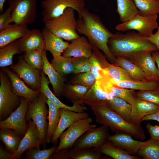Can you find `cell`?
<instances>
[{
    "instance_id": "d6a6232c",
    "label": "cell",
    "mask_w": 159,
    "mask_h": 159,
    "mask_svg": "<svg viewBox=\"0 0 159 159\" xmlns=\"http://www.w3.org/2000/svg\"><path fill=\"white\" fill-rule=\"evenodd\" d=\"M19 39L0 48V67H5L13 64L14 55L20 54Z\"/></svg>"
},
{
    "instance_id": "11a10c76",
    "label": "cell",
    "mask_w": 159,
    "mask_h": 159,
    "mask_svg": "<svg viewBox=\"0 0 159 159\" xmlns=\"http://www.w3.org/2000/svg\"><path fill=\"white\" fill-rule=\"evenodd\" d=\"M151 54L157 65L159 73V52L158 50L152 52Z\"/></svg>"
},
{
    "instance_id": "4dcf8cb0",
    "label": "cell",
    "mask_w": 159,
    "mask_h": 159,
    "mask_svg": "<svg viewBox=\"0 0 159 159\" xmlns=\"http://www.w3.org/2000/svg\"><path fill=\"white\" fill-rule=\"evenodd\" d=\"M49 107L48 116L47 119L48 120V127L46 137V143L51 142L52 138L58 126L60 117V108L57 107L49 99L46 101Z\"/></svg>"
},
{
    "instance_id": "bcb514c9",
    "label": "cell",
    "mask_w": 159,
    "mask_h": 159,
    "mask_svg": "<svg viewBox=\"0 0 159 159\" xmlns=\"http://www.w3.org/2000/svg\"><path fill=\"white\" fill-rule=\"evenodd\" d=\"M74 67L73 73L77 74L91 71V65L89 58L72 57Z\"/></svg>"
},
{
    "instance_id": "cb8c5ba5",
    "label": "cell",
    "mask_w": 159,
    "mask_h": 159,
    "mask_svg": "<svg viewBox=\"0 0 159 159\" xmlns=\"http://www.w3.org/2000/svg\"><path fill=\"white\" fill-rule=\"evenodd\" d=\"M49 81L46 77L42 70L41 72V85L40 91L43 93L47 99L53 102L57 107L67 109L75 112H85L87 108L80 104L73 102V105L70 106L62 102L50 90L49 84Z\"/></svg>"
},
{
    "instance_id": "d4e9b609",
    "label": "cell",
    "mask_w": 159,
    "mask_h": 159,
    "mask_svg": "<svg viewBox=\"0 0 159 159\" xmlns=\"http://www.w3.org/2000/svg\"><path fill=\"white\" fill-rule=\"evenodd\" d=\"M29 29L27 25L13 23L0 31V48L24 36Z\"/></svg>"
},
{
    "instance_id": "816d5d0a",
    "label": "cell",
    "mask_w": 159,
    "mask_h": 159,
    "mask_svg": "<svg viewBox=\"0 0 159 159\" xmlns=\"http://www.w3.org/2000/svg\"><path fill=\"white\" fill-rule=\"evenodd\" d=\"M156 32L146 38L154 44L159 51V25Z\"/></svg>"
},
{
    "instance_id": "8fae6325",
    "label": "cell",
    "mask_w": 159,
    "mask_h": 159,
    "mask_svg": "<svg viewBox=\"0 0 159 159\" xmlns=\"http://www.w3.org/2000/svg\"><path fill=\"white\" fill-rule=\"evenodd\" d=\"M9 68L31 89L40 91L41 70L29 65L24 59L23 55L19 56L17 62L10 65Z\"/></svg>"
},
{
    "instance_id": "5b68a950",
    "label": "cell",
    "mask_w": 159,
    "mask_h": 159,
    "mask_svg": "<svg viewBox=\"0 0 159 159\" xmlns=\"http://www.w3.org/2000/svg\"><path fill=\"white\" fill-rule=\"evenodd\" d=\"M47 99L41 92L39 96L35 101L29 102L25 116L26 121L32 119L36 125L39 133L40 144L44 148H46V137L48 127L46 119L49 110L46 105Z\"/></svg>"
},
{
    "instance_id": "3957f363",
    "label": "cell",
    "mask_w": 159,
    "mask_h": 159,
    "mask_svg": "<svg viewBox=\"0 0 159 159\" xmlns=\"http://www.w3.org/2000/svg\"><path fill=\"white\" fill-rule=\"evenodd\" d=\"M96 121L107 126L112 131L130 135L136 139L143 140L146 138L142 127L128 122L110 109L107 103L91 107Z\"/></svg>"
},
{
    "instance_id": "b9f144b4",
    "label": "cell",
    "mask_w": 159,
    "mask_h": 159,
    "mask_svg": "<svg viewBox=\"0 0 159 159\" xmlns=\"http://www.w3.org/2000/svg\"><path fill=\"white\" fill-rule=\"evenodd\" d=\"M110 92L114 96L120 98L132 105L138 98L135 90L121 88L112 84L110 87Z\"/></svg>"
},
{
    "instance_id": "f1b7e54d",
    "label": "cell",
    "mask_w": 159,
    "mask_h": 159,
    "mask_svg": "<svg viewBox=\"0 0 159 159\" xmlns=\"http://www.w3.org/2000/svg\"><path fill=\"white\" fill-rule=\"evenodd\" d=\"M24 136L11 129L1 128L0 130V140L7 150L12 155L18 149Z\"/></svg>"
},
{
    "instance_id": "836d02e7",
    "label": "cell",
    "mask_w": 159,
    "mask_h": 159,
    "mask_svg": "<svg viewBox=\"0 0 159 159\" xmlns=\"http://www.w3.org/2000/svg\"><path fill=\"white\" fill-rule=\"evenodd\" d=\"M97 148L102 154H105L114 159H141L138 156L131 155L125 151L116 147L107 140Z\"/></svg>"
},
{
    "instance_id": "6da1fadb",
    "label": "cell",
    "mask_w": 159,
    "mask_h": 159,
    "mask_svg": "<svg viewBox=\"0 0 159 159\" xmlns=\"http://www.w3.org/2000/svg\"><path fill=\"white\" fill-rule=\"evenodd\" d=\"M76 29L85 36L93 50L101 51L110 63L115 64L116 57L111 54L107 44L108 39L113 34L102 23L98 15L84 7L77 20Z\"/></svg>"
},
{
    "instance_id": "7402d4cb",
    "label": "cell",
    "mask_w": 159,
    "mask_h": 159,
    "mask_svg": "<svg viewBox=\"0 0 159 159\" xmlns=\"http://www.w3.org/2000/svg\"><path fill=\"white\" fill-rule=\"evenodd\" d=\"M44 50L49 51L53 58L61 55V53L68 47V42L63 40L61 38L54 34L45 27L42 31Z\"/></svg>"
},
{
    "instance_id": "4316f807",
    "label": "cell",
    "mask_w": 159,
    "mask_h": 159,
    "mask_svg": "<svg viewBox=\"0 0 159 159\" xmlns=\"http://www.w3.org/2000/svg\"><path fill=\"white\" fill-rule=\"evenodd\" d=\"M91 65V71L99 80L107 77L104 69L110 64L104 54L97 49H94L91 56L89 58Z\"/></svg>"
},
{
    "instance_id": "680465c9",
    "label": "cell",
    "mask_w": 159,
    "mask_h": 159,
    "mask_svg": "<svg viewBox=\"0 0 159 159\" xmlns=\"http://www.w3.org/2000/svg\"></svg>"
},
{
    "instance_id": "4fadbf2b",
    "label": "cell",
    "mask_w": 159,
    "mask_h": 159,
    "mask_svg": "<svg viewBox=\"0 0 159 159\" xmlns=\"http://www.w3.org/2000/svg\"><path fill=\"white\" fill-rule=\"evenodd\" d=\"M110 135L109 127L105 125L91 128L75 142L73 148L80 149L98 147L107 140Z\"/></svg>"
},
{
    "instance_id": "e575fe53",
    "label": "cell",
    "mask_w": 159,
    "mask_h": 159,
    "mask_svg": "<svg viewBox=\"0 0 159 159\" xmlns=\"http://www.w3.org/2000/svg\"><path fill=\"white\" fill-rule=\"evenodd\" d=\"M107 106L128 122L130 123L132 105L125 100L114 96L107 103Z\"/></svg>"
},
{
    "instance_id": "9c48e42d",
    "label": "cell",
    "mask_w": 159,
    "mask_h": 159,
    "mask_svg": "<svg viewBox=\"0 0 159 159\" xmlns=\"http://www.w3.org/2000/svg\"><path fill=\"white\" fill-rule=\"evenodd\" d=\"M158 18L157 14L144 16L138 14L132 19L117 24L115 29L123 32L137 30L140 34L147 37L153 34L155 29L158 28Z\"/></svg>"
},
{
    "instance_id": "ee69618b",
    "label": "cell",
    "mask_w": 159,
    "mask_h": 159,
    "mask_svg": "<svg viewBox=\"0 0 159 159\" xmlns=\"http://www.w3.org/2000/svg\"><path fill=\"white\" fill-rule=\"evenodd\" d=\"M57 145L49 149L40 150L36 148L29 149L27 152L26 158L27 159H49L56 151Z\"/></svg>"
},
{
    "instance_id": "484cf974",
    "label": "cell",
    "mask_w": 159,
    "mask_h": 159,
    "mask_svg": "<svg viewBox=\"0 0 159 159\" xmlns=\"http://www.w3.org/2000/svg\"><path fill=\"white\" fill-rule=\"evenodd\" d=\"M110 100L96 82L90 88L85 95L80 100L72 102L81 105L85 104L90 107L107 103Z\"/></svg>"
},
{
    "instance_id": "1f68e13d",
    "label": "cell",
    "mask_w": 159,
    "mask_h": 159,
    "mask_svg": "<svg viewBox=\"0 0 159 159\" xmlns=\"http://www.w3.org/2000/svg\"><path fill=\"white\" fill-rule=\"evenodd\" d=\"M117 11L121 22L129 21L139 14V10L133 0H116Z\"/></svg>"
},
{
    "instance_id": "ffe728a7",
    "label": "cell",
    "mask_w": 159,
    "mask_h": 159,
    "mask_svg": "<svg viewBox=\"0 0 159 159\" xmlns=\"http://www.w3.org/2000/svg\"><path fill=\"white\" fill-rule=\"evenodd\" d=\"M41 54L44 63L42 70L49 78L52 86L54 94L56 97H60L62 95L66 79L58 73L49 62L45 50L42 52Z\"/></svg>"
},
{
    "instance_id": "8992f818",
    "label": "cell",
    "mask_w": 159,
    "mask_h": 159,
    "mask_svg": "<svg viewBox=\"0 0 159 159\" xmlns=\"http://www.w3.org/2000/svg\"><path fill=\"white\" fill-rule=\"evenodd\" d=\"M0 121L7 118L19 106L21 98L12 91L11 81L2 69L0 71Z\"/></svg>"
},
{
    "instance_id": "603a6c76",
    "label": "cell",
    "mask_w": 159,
    "mask_h": 159,
    "mask_svg": "<svg viewBox=\"0 0 159 159\" xmlns=\"http://www.w3.org/2000/svg\"><path fill=\"white\" fill-rule=\"evenodd\" d=\"M159 108V106L150 102L138 98L132 105L130 123L140 125L142 119L145 116L153 113Z\"/></svg>"
},
{
    "instance_id": "7bdbcfd3",
    "label": "cell",
    "mask_w": 159,
    "mask_h": 159,
    "mask_svg": "<svg viewBox=\"0 0 159 159\" xmlns=\"http://www.w3.org/2000/svg\"><path fill=\"white\" fill-rule=\"evenodd\" d=\"M42 52L32 50L25 52L23 55L24 59L33 67L40 70H42L44 63Z\"/></svg>"
},
{
    "instance_id": "ab89813d",
    "label": "cell",
    "mask_w": 159,
    "mask_h": 159,
    "mask_svg": "<svg viewBox=\"0 0 159 159\" xmlns=\"http://www.w3.org/2000/svg\"><path fill=\"white\" fill-rule=\"evenodd\" d=\"M139 14L146 16L159 14V0H133Z\"/></svg>"
},
{
    "instance_id": "74e56055",
    "label": "cell",
    "mask_w": 159,
    "mask_h": 159,
    "mask_svg": "<svg viewBox=\"0 0 159 159\" xmlns=\"http://www.w3.org/2000/svg\"><path fill=\"white\" fill-rule=\"evenodd\" d=\"M69 159H101L102 154L97 148L76 149L72 148L69 150Z\"/></svg>"
},
{
    "instance_id": "d590c367",
    "label": "cell",
    "mask_w": 159,
    "mask_h": 159,
    "mask_svg": "<svg viewBox=\"0 0 159 159\" xmlns=\"http://www.w3.org/2000/svg\"><path fill=\"white\" fill-rule=\"evenodd\" d=\"M137 154L141 158L159 159V140L150 138L140 148Z\"/></svg>"
},
{
    "instance_id": "277c9868",
    "label": "cell",
    "mask_w": 159,
    "mask_h": 159,
    "mask_svg": "<svg viewBox=\"0 0 159 159\" xmlns=\"http://www.w3.org/2000/svg\"><path fill=\"white\" fill-rule=\"evenodd\" d=\"M74 9L67 8L61 16L47 21L45 27L51 32L63 39L71 41L80 36L76 29L77 21Z\"/></svg>"
},
{
    "instance_id": "60d3db41",
    "label": "cell",
    "mask_w": 159,
    "mask_h": 159,
    "mask_svg": "<svg viewBox=\"0 0 159 159\" xmlns=\"http://www.w3.org/2000/svg\"><path fill=\"white\" fill-rule=\"evenodd\" d=\"M89 88L78 84L65 85L62 95L69 100L71 102L77 101L84 97Z\"/></svg>"
},
{
    "instance_id": "c3c4849f",
    "label": "cell",
    "mask_w": 159,
    "mask_h": 159,
    "mask_svg": "<svg viewBox=\"0 0 159 159\" xmlns=\"http://www.w3.org/2000/svg\"><path fill=\"white\" fill-rule=\"evenodd\" d=\"M11 8L10 6L0 14V31L8 27L11 22Z\"/></svg>"
},
{
    "instance_id": "681fc988",
    "label": "cell",
    "mask_w": 159,
    "mask_h": 159,
    "mask_svg": "<svg viewBox=\"0 0 159 159\" xmlns=\"http://www.w3.org/2000/svg\"><path fill=\"white\" fill-rule=\"evenodd\" d=\"M146 127L151 138L159 140V125H153L149 122L146 124Z\"/></svg>"
},
{
    "instance_id": "6f0895ef",
    "label": "cell",
    "mask_w": 159,
    "mask_h": 159,
    "mask_svg": "<svg viewBox=\"0 0 159 159\" xmlns=\"http://www.w3.org/2000/svg\"><path fill=\"white\" fill-rule=\"evenodd\" d=\"M83 0V1H85V0Z\"/></svg>"
},
{
    "instance_id": "30bf717a",
    "label": "cell",
    "mask_w": 159,
    "mask_h": 159,
    "mask_svg": "<svg viewBox=\"0 0 159 159\" xmlns=\"http://www.w3.org/2000/svg\"><path fill=\"white\" fill-rule=\"evenodd\" d=\"M93 119L91 117L78 120L73 122L60 136V142L55 152L73 147L75 142L88 129L96 127V125L91 124Z\"/></svg>"
},
{
    "instance_id": "f35d334b",
    "label": "cell",
    "mask_w": 159,
    "mask_h": 159,
    "mask_svg": "<svg viewBox=\"0 0 159 159\" xmlns=\"http://www.w3.org/2000/svg\"><path fill=\"white\" fill-rule=\"evenodd\" d=\"M104 72L109 77L110 81H135L125 70L114 64L110 63Z\"/></svg>"
},
{
    "instance_id": "7c38bea8",
    "label": "cell",
    "mask_w": 159,
    "mask_h": 159,
    "mask_svg": "<svg viewBox=\"0 0 159 159\" xmlns=\"http://www.w3.org/2000/svg\"><path fill=\"white\" fill-rule=\"evenodd\" d=\"M21 103L18 108L6 119L0 121V128L13 130L24 135L28 129L25 116L29 109V102L23 97H20Z\"/></svg>"
},
{
    "instance_id": "ba28073f",
    "label": "cell",
    "mask_w": 159,
    "mask_h": 159,
    "mask_svg": "<svg viewBox=\"0 0 159 159\" xmlns=\"http://www.w3.org/2000/svg\"><path fill=\"white\" fill-rule=\"evenodd\" d=\"M41 5L42 21L44 23L61 16L68 7L73 9L79 16L85 4L84 1L80 0H43Z\"/></svg>"
},
{
    "instance_id": "83f0119b",
    "label": "cell",
    "mask_w": 159,
    "mask_h": 159,
    "mask_svg": "<svg viewBox=\"0 0 159 159\" xmlns=\"http://www.w3.org/2000/svg\"><path fill=\"white\" fill-rule=\"evenodd\" d=\"M110 82L118 87L135 90L145 91L159 88V80L111 81Z\"/></svg>"
},
{
    "instance_id": "5bb4252c",
    "label": "cell",
    "mask_w": 159,
    "mask_h": 159,
    "mask_svg": "<svg viewBox=\"0 0 159 159\" xmlns=\"http://www.w3.org/2000/svg\"><path fill=\"white\" fill-rule=\"evenodd\" d=\"M152 52L145 51L134 53L124 57L139 66L149 79L159 80V73Z\"/></svg>"
},
{
    "instance_id": "db71d44e",
    "label": "cell",
    "mask_w": 159,
    "mask_h": 159,
    "mask_svg": "<svg viewBox=\"0 0 159 159\" xmlns=\"http://www.w3.org/2000/svg\"><path fill=\"white\" fill-rule=\"evenodd\" d=\"M12 154L10 153L6 149H5L2 147L0 148V159H10Z\"/></svg>"
},
{
    "instance_id": "f546056e",
    "label": "cell",
    "mask_w": 159,
    "mask_h": 159,
    "mask_svg": "<svg viewBox=\"0 0 159 159\" xmlns=\"http://www.w3.org/2000/svg\"><path fill=\"white\" fill-rule=\"evenodd\" d=\"M115 64L125 70L135 81L151 80L137 65L127 58L121 56L116 57Z\"/></svg>"
},
{
    "instance_id": "e0dca14e",
    "label": "cell",
    "mask_w": 159,
    "mask_h": 159,
    "mask_svg": "<svg viewBox=\"0 0 159 159\" xmlns=\"http://www.w3.org/2000/svg\"><path fill=\"white\" fill-rule=\"evenodd\" d=\"M60 117L56 130L53 135L51 142L57 145L58 139L64 131L75 121L89 117L87 113L78 112L67 109L60 108Z\"/></svg>"
},
{
    "instance_id": "f907efd6",
    "label": "cell",
    "mask_w": 159,
    "mask_h": 159,
    "mask_svg": "<svg viewBox=\"0 0 159 159\" xmlns=\"http://www.w3.org/2000/svg\"><path fill=\"white\" fill-rule=\"evenodd\" d=\"M69 148H66L55 152L50 157V159H69Z\"/></svg>"
},
{
    "instance_id": "7dc6e473",
    "label": "cell",
    "mask_w": 159,
    "mask_h": 159,
    "mask_svg": "<svg viewBox=\"0 0 159 159\" xmlns=\"http://www.w3.org/2000/svg\"><path fill=\"white\" fill-rule=\"evenodd\" d=\"M137 95L138 98L159 106V88L152 90H139L137 92Z\"/></svg>"
},
{
    "instance_id": "9a60e30c",
    "label": "cell",
    "mask_w": 159,
    "mask_h": 159,
    "mask_svg": "<svg viewBox=\"0 0 159 159\" xmlns=\"http://www.w3.org/2000/svg\"><path fill=\"white\" fill-rule=\"evenodd\" d=\"M2 69L7 74L11 81L12 92L20 97H23L29 102L35 101L39 96L41 92L34 90L29 87L16 73L6 67Z\"/></svg>"
},
{
    "instance_id": "44dd1931",
    "label": "cell",
    "mask_w": 159,
    "mask_h": 159,
    "mask_svg": "<svg viewBox=\"0 0 159 159\" xmlns=\"http://www.w3.org/2000/svg\"><path fill=\"white\" fill-rule=\"evenodd\" d=\"M21 52L32 50L42 51L44 44L42 32L38 29H29L27 33L19 39Z\"/></svg>"
},
{
    "instance_id": "9f6ffc18",
    "label": "cell",
    "mask_w": 159,
    "mask_h": 159,
    "mask_svg": "<svg viewBox=\"0 0 159 159\" xmlns=\"http://www.w3.org/2000/svg\"><path fill=\"white\" fill-rule=\"evenodd\" d=\"M6 0H0V11L1 13L3 11L4 4Z\"/></svg>"
},
{
    "instance_id": "f5cc1de1",
    "label": "cell",
    "mask_w": 159,
    "mask_h": 159,
    "mask_svg": "<svg viewBox=\"0 0 159 159\" xmlns=\"http://www.w3.org/2000/svg\"><path fill=\"white\" fill-rule=\"evenodd\" d=\"M149 120H155L159 122V108L153 113L144 117L142 119L141 122Z\"/></svg>"
},
{
    "instance_id": "2e32d148",
    "label": "cell",
    "mask_w": 159,
    "mask_h": 159,
    "mask_svg": "<svg viewBox=\"0 0 159 159\" xmlns=\"http://www.w3.org/2000/svg\"><path fill=\"white\" fill-rule=\"evenodd\" d=\"M28 121V130L23 137L18 149L12 155V159L20 158L24 152L31 148H34L40 150L39 135L38 128L31 119Z\"/></svg>"
},
{
    "instance_id": "d6986e66",
    "label": "cell",
    "mask_w": 159,
    "mask_h": 159,
    "mask_svg": "<svg viewBox=\"0 0 159 159\" xmlns=\"http://www.w3.org/2000/svg\"><path fill=\"white\" fill-rule=\"evenodd\" d=\"M93 49L85 36H80L71 41L68 47L63 52L65 57H85L89 58Z\"/></svg>"
},
{
    "instance_id": "ac0fdd59",
    "label": "cell",
    "mask_w": 159,
    "mask_h": 159,
    "mask_svg": "<svg viewBox=\"0 0 159 159\" xmlns=\"http://www.w3.org/2000/svg\"><path fill=\"white\" fill-rule=\"evenodd\" d=\"M107 140L132 155L137 154L140 147L145 143L134 140L130 135L123 132H116L114 135H110Z\"/></svg>"
},
{
    "instance_id": "f6af8a7d",
    "label": "cell",
    "mask_w": 159,
    "mask_h": 159,
    "mask_svg": "<svg viewBox=\"0 0 159 159\" xmlns=\"http://www.w3.org/2000/svg\"><path fill=\"white\" fill-rule=\"evenodd\" d=\"M76 74L72 80V84L79 85L90 88L97 80L96 77L91 71Z\"/></svg>"
},
{
    "instance_id": "52a82bcc",
    "label": "cell",
    "mask_w": 159,
    "mask_h": 159,
    "mask_svg": "<svg viewBox=\"0 0 159 159\" xmlns=\"http://www.w3.org/2000/svg\"><path fill=\"white\" fill-rule=\"evenodd\" d=\"M11 8V22L28 25L34 22L37 17V0H8Z\"/></svg>"
},
{
    "instance_id": "8d00e7d4",
    "label": "cell",
    "mask_w": 159,
    "mask_h": 159,
    "mask_svg": "<svg viewBox=\"0 0 159 159\" xmlns=\"http://www.w3.org/2000/svg\"><path fill=\"white\" fill-rule=\"evenodd\" d=\"M51 64L54 69L62 76L74 72L72 57H65L61 55L53 58Z\"/></svg>"
},
{
    "instance_id": "7a4b0ae2",
    "label": "cell",
    "mask_w": 159,
    "mask_h": 159,
    "mask_svg": "<svg viewBox=\"0 0 159 159\" xmlns=\"http://www.w3.org/2000/svg\"><path fill=\"white\" fill-rule=\"evenodd\" d=\"M107 44L110 52L116 57H125L141 52L158 50L145 37L133 31L113 34L108 39Z\"/></svg>"
}]
</instances>
